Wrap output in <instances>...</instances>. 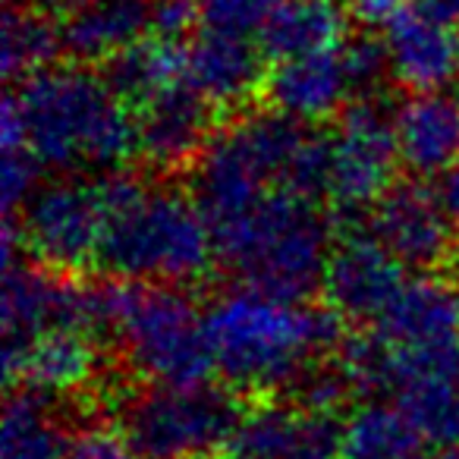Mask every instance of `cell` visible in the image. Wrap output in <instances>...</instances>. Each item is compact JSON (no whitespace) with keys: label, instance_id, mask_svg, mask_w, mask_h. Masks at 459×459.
Wrapping results in <instances>:
<instances>
[{"label":"cell","instance_id":"3","mask_svg":"<svg viewBox=\"0 0 459 459\" xmlns=\"http://www.w3.org/2000/svg\"><path fill=\"white\" fill-rule=\"evenodd\" d=\"M217 258L243 287L281 302H306L325 283L333 252L331 221L315 202L268 192L255 208L214 230Z\"/></svg>","mask_w":459,"mask_h":459},{"label":"cell","instance_id":"29","mask_svg":"<svg viewBox=\"0 0 459 459\" xmlns=\"http://www.w3.org/2000/svg\"><path fill=\"white\" fill-rule=\"evenodd\" d=\"M41 164L32 154V148H4L0 160V202H4V217L22 214L32 195L41 189Z\"/></svg>","mask_w":459,"mask_h":459},{"label":"cell","instance_id":"8","mask_svg":"<svg viewBox=\"0 0 459 459\" xmlns=\"http://www.w3.org/2000/svg\"><path fill=\"white\" fill-rule=\"evenodd\" d=\"M108 230L95 179H54L41 186L20 214L22 252L57 274H76L98 262Z\"/></svg>","mask_w":459,"mask_h":459},{"label":"cell","instance_id":"14","mask_svg":"<svg viewBox=\"0 0 459 459\" xmlns=\"http://www.w3.org/2000/svg\"><path fill=\"white\" fill-rule=\"evenodd\" d=\"M214 135V108L186 82L167 89L139 114V154L160 173L192 167Z\"/></svg>","mask_w":459,"mask_h":459},{"label":"cell","instance_id":"15","mask_svg":"<svg viewBox=\"0 0 459 459\" xmlns=\"http://www.w3.org/2000/svg\"><path fill=\"white\" fill-rule=\"evenodd\" d=\"M262 98L268 110L290 117L302 126L331 120L350 108V98L356 101L340 48L274 64L264 79Z\"/></svg>","mask_w":459,"mask_h":459},{"label":"cell","instance_id":"10","mask_svg":"<svg viewBox=\"0 0 459 459\" xmlns=\"http://www.w3.org/2000/svg\"><path fill=\"white\" fill-rule=\"evenodd\" d=\"M371 237L406 271L431 274L453 258V227L440 195L421 179H400L368 214Z\"/></svg>","mask_w":459,"mask_h":459},{"label":"cell","instance_id":"4","mask_svg":"<svg viewBox=\"0 0 459 459\" xmlns=\"http://www.w3.org/2000/svg\"><path fill=\"white\" fill-rule=\"evenodd\" d=\"M214 255V230L192 195L145 189L108 217L98 264L120 281L183 287L202 281Z\"/></svg>","mask_w":459,"mask_h":459},{"label":"cell","instance_id":"24","mask_svg":"<svg viewBox=\"0 0 459 459\" xmlns=\"http://www.w3.org/2000/svg\"><path fill=\"white\" fill-rule=\"evenodd\" d=\"M428 437L396 403L371 400L343 421L340 459H421Z\"/></svg>","mask_w":459,"mask_h":459},{"label":"cell","instance_id":"7","mask_svg":"<svg viewBox=\"0 0 459 459\" xmlns=\"http://www.w3.org/2000/svg\"><path fill=\"white\" fill-rule=\"evenodd\" d=\"M396 110H387L381 98H356L340 114L333 129L331 198L343 223L371 214L384 192L394 186L400 164L396 148Z\"/></svg>","mask_w":459,"mask_h":459},{"label":"cell","instance_id":"31","mask_svg":"<svg viewBox=\"0 0 459 459\" xmlns=\"http://www.w3.org/2000/svg\"><path fill=\"white\" fill-rule=\"evenodd\" d=\"M66 459H142L129 437L114 428H85L73 437Z\"/></svg>","mask_w":459,"mask_h":459},{"label":"cell","instance_id":"1","mask_svg":"<svg viewBox=\"0 0 459 459\" xmlns=\"http://www.w3.org/2000/svg\"><path fill=\"white\" fill-rule=\"evenodd\" d=\"M214 371L233 390L296 387L321 356L340 352L346 321L331 306L281 302L249 287L227 290L204 312Z\"/></svg>","mask_w":459,"mask_h":459},{"label":"cell","instance_id":"27","mask_svg":"<svg viewBox=\"0 0 459 459\" xmlns=\"http://www.w3.org/2000/svg\"><path fill=\"white\" fill-rule=\"evenodd\" d=\"M340 57H343L346 76H350L352 95L356 98H375L390 76V54L384 39L375 32H356L340 45Z\"/></svg>","mask_w":459,"mask_h":459},{"label":"cell","instance_id":"21","mask_svg":"<svg viewBox=\"0 0 459 459\" xmlns=\"http://www.w3.org/2000/svg\"><path fill=\"white\" fill-rule=\"evenodd\" d=\"M346 7L340 0H277L258 32L264 57L293 60L333 51L346 41Z\"/></svg>","mask_w":459,"mask_h":459},{"label":"cell","instance_id":"11","mask_svg":"<svg viewBox=\"0 0 459 459\" xmlns=\"http://www.w3.org/2000/svg\"><path fill=\"white\" fill-rule=\"evenodd\" d=\"M406 268L368 233L346 230L325 271V299L343 321H381L406 287Z\"/></svg>","mask_w":459,"mask_h":459},{"label":"cell","instance_id":"12","mask_svg":"<svg viewBox=\"0 0 459 459\" xmlns=\"http://www.w3.org/2000/svg\"><path fill=\"white\" fill-rule=\"evenodd\" d=\"M343 421L299 403L246 409L227 444L230 459H340Z\"/></svg>","mask_w":459,"mask_h":459},{"label":"cell","instance_id":"20","mask_svg":"<svg viewBox=\"0 0 459 459\" xmlns=\"http://www.w3.org/2000/svg\"><path fill=\"white\" fill-rule=\"evenodd\" d=\"M377 331L390 346H425L459 337V287L434 274L415 277L377 321Z\"/></svg>","mask_w":459,"mask_h":459},{"label":"cell","instance_id":"30","mask_svg":"<svg viewBox=\"0 0 459 459\" xmlns=\"http://www.w3.org/2000/svg\"><path fill=\"white\" fill-rule=\"evenodd\" d=\"M296 394H299V406L315 409V412H333L350 400L352 384L346 377V371L333 365H315L299 384H296Z\"/></svg>","mask_w":459,"mask_h":459},{"label":"cell","instance_id":"26","mask_svg":"<svg viewBox=\"0 0 459 459\" xmlns=\"http://www.w3.org/2000/svg\"><path fill=\"white\" fill-rule=\"evenodd\" d=\"M60 51H64L60 26L51 20L48 10L13 4L4 13V29H0V70H4V76L10 82H22V79L54 66Z\"/></svg>","mask_w":459,"mask_h":459},{"label":"cell","instance_id":"16","mask_svg":"<svg viewBox=\"0 0 459 459\" xmlns=\"http://www.w3.org/2000/svg\"><path fill=\"white\" fill-rule=\"evenodd\" d=\"M264 51L239 35H195L186 48V85L214 110H239L264 89Z\"/></svg>","mask_w":459,"mask_h":459},{"label":"cell","instance_id":"2","mask_svg":"<svg viewBox=\"0 0 459 459\" xmlns=\"http://www.w3.org/2000/svg\"><path fill=\"white\" fill-rule=\"evenodd\" d=\"M32 154L51 170L117 173L139 154V120L89 66H48L13 91Z\"/></svg>","mask_w":459,"mask_h":459},{"label":"cell","instance_id":"36","mask_svg":"<svg viewBox=\"0 0 459 459\" xmlns=\"http://www.w3.org/2000/svg\"><path fill=\"white\" fill-rule=\"evenodd\" d=\"M22 4H26V7H39V10H48V13H51V10H70L76 0H22Z\"/></svg>","mask_w":459,"mask_h":459},{"label":"cell","instance_id":"39","mask_svg":"<svg viewBox=\"0 0 459 459\" xmlns=\"http://www.w3.org/2000/svg\"><path fill=\"white\" fill-rule=\"evenodd\" d=\"M198 459H214V456H198Z\"/></svg>","mask_w":459,"mask_h":459},{"label":"cell","instance_id":"17","mask_svg":"<svg viewBox=\"0 0 459 459\" xmlns=\"http://www.w3.org/2000/svg\"><path fill=\"white\" fill-rule=\"evenodd\" d=\"M390 76L415 95L444 91L459 79V29L409 7L384 29Z\"/></svg>","mask_w":459,"mask_h":459},{"label":"cell","instance_id":"22","mask_svg":"<svg viewBox=\"0 0 459 459\" xmlns=\"http://www.w3.org/2000/svg\"><path fill=\"white\" fill-rule=\"evenodd\" d=\"M98 371L95 337L73 327L41 333L32 340L22 359V387L45 396H64L89 387Z\"/></svg>","mask_w":459,"mask_h":459},{"label":"cell","instance_id":"35","mask_svg":"<svg viewBox=\"0 0 459 459\" xmlns=\"http://www.w3.org/2000/svg\"><path fill=\"white\" fill-rule=\"evenodd\" d=\"M412 7L421 10L425 16H431V20L459 29V0H415Z\"/></svg>","mask_w":459,"mask_h":459},{"label":"cell","instance_id":"5","mask_svg":"<svg viewBox=\"0 0 459 459\" xmlns=\"http://www.w3.org/2000/svg\"><path fill=\"white\" fill-rule=\"evenodd\" d=\"M114 337L129 368L154 387H195L214 375L204 318L186 287L120 281Z\"/></svg>","mask_w":459,"mask_h":459},{"label":"cell","instance_id":"25","mask_svg":"<svg viewBox=\"0 0 459 459\" xmlns=\"http://www.w3.org/2000/svg\"><path fill=\"white\" fill-rule=\"evenodd\" d=\"M73 437L51 396L22 387L7 396L0 421V459H66Z\"/></svg>","mask_w":459,"mask_h":459},{"label":"cell","instance_id":"18","mask_svg":"<svg viewBox=\"0 0 459 459\" xmlns=\"http://www.w3.org/2000/svg\"><path fill=\"white\" fill-rule=\"evenodd\" d=\"M152 32V0H76L60 22L64 51L79 66L110 64Z\"/></svg>","mask_w":459,"mask_h":459},{"label":"cell","instance_id":"33","mask_svg":"<svg viewBox=\"0 0 459 459\" xmlns=\"http://www.w3.org/2000/svg\"><path fill=\"white\" fill-rule=\"evenodd\" d=\"M346 16L362 26V32H375V29H387L394 20L406 13V0H343Z\"/></svg>","mask_w":459,"mask_h":459},{"label":"cell","instance_id":"9","mask_svg":"<svg viewBox=\"0 0 459 459\" xmlns=\"http://www.w3.org/2000/svg\"><path fill=\"white\" fill-rule=\"evenodd\" d=\"M0 325H4V356H0L4 381L16 387L32 340L57 327L85 333V283L73 281L70 274H57L39 262L10 264L4 268Z\"/></svg>","mask_w":459,"mask_h":459},{"label":"cell","instance_id":"23","mask_svg":"<svg viewBox=\"0 0 459 459\" xmlns=\"http://www.w3.org/2000/svg\"><path fill=\"white\" fill-rule=\"evenodd\" d=\"M104 82L123 104H152L167 89L186 82V51L164 39H142L139 45L104 64Z\"/></svg>","mask_w":459,"mask_h":459},{"label":"cell","instance_id":"34","mask_svg":"<svg viewBox=\"0 0 459 459\" xmlns=\"http://www.w3.org/2000/svg\"><path fill=\"white\" fill-rule=\"evenodd\" d=\"M437 195H440V204H444V211H446V221H450L453 233L459 237V164L453 167L450 173L440 177Z\"/></svg>","mask_w":459,"mask_h":459},{"label":"cell","instance_id":"38","mask_svg":"<svg viewBox=\"0 0 459 459\" xmlns=\"http://www.w3.org/2000/svg\"><path fill=\"white\" fill-rule=\"evenodd\" d=\"M450 450H453V453H456V456H459V437H456V444H453Z\"/></svg>","mask_w":459,"mask_h":459},{"label":"cell","instance_id":"32","mask_svg":"<svg viewBox=\"0 0 459 459\" xmlns=\"http://www.w3.org/2000/svg\"><path fill=\"white\" fill-rule=\"evenodd\" d=\"M202 20L198 13V0H152V35L164 41H179L195 29Z\"/></svg>","mask_w":459,"mask_h":459},{"label":"cell","instance_id":"28","mask_svg":"<svg viewBox=\"0 0 459 459\" xmlns=\"http://www.w3.org/2000/svg\"><path fill=\"white\" fill-rule=\"evenodd\" d=\"M274 7L277 0H198L202 26L208 32L239 35V39L262 32Z\"/></svg>","mask_w":459,"mask_h":459},{"label":"cell","instance_id":"6","mask_svg":"<svg viewBox=\"0 0 459 459\" xmlns=\"http://www.w3.org/2000/svg\"><path fill=\"white\" fill-rule=\"evenodd\" d=\"M239 419L233 394L221 387H152L126 403L123 434L142 459H198L227 446Z\"/></svg>","mask_w":459,"mask_h":459},{"label":"cell","instance_id":"13","mask_svg":"<svg viewBox=\"0 0 459 459\" xmlns=\"http://www.w3.org/2000/svg\"><path fill=\"white\" fill-rule=\"evenodd\" d=\"M268 192L277 189L233 123L211 139L189 170V195L208 217L211 230L237 221Z\"/></svg>","mask_w":459,"mask_h":459},{"label":"cell","instance_id":"19","mask_svg":"<svg viewBox=\"0 0 459 459\" xmlns=\"http://www.w3.org/2000/svg\"><path fill=\"white\" fill-rule=\"evenodd\" d=\"M400 164L415 179L444 177L459 164V98L431 91L412 95L396 108Z\"/></svg>","mask_w":459,"mask_h":459},{"label":"cell","instance_id":"37","mask_svg":"<svg viewBox=\"0 0 459 459\" xmlns=\"http://www.w3.org/2000/svg\"><path fill=\"white\" fill-rule=\"evenodd\" d=\"M453 283L459 287V255H456V281H453Z\"/></svg>","mask_w":459,"mask_h":459}]
</instances>
